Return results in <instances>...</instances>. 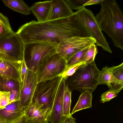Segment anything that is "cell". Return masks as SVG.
I'll return each mask as SVG.
<instances>
[{
  "label": "cell",
  "instance_id": "cell-16",
  "mask_svg": "<svg viewBox=\"0 0 123 123\" xmlns=\"http://www.w3.org/2000/svg\"><path fill=\"white\" fill-rule=\"evenodd\" d=\"M25 108L19 100L0 109V119L6 123H11L25 113Z\"/></svg>",
  "mask_w": 123,
  "mask_h": 123
},
{
  "label": "cell",
  "instance_id": "cell-24",
  "mask_svg": "<svg viewBox=\"0 0 123 123\" xmlns=\"http://www.w3.org/2000/svg\"><path fill=\"white\" fill-rule=\"evenodd\" d=\"M89 47L82 50L74 55L67 62L66 67L81 62Z\"/></svg>",
  "mask_w": 123,
  "mask_h": 123
},
{
  "label": "cell",
  "instance_id": "cell-4",
  "mask_svg": "<svg viewBox=\"0 0 123 123\" xmlns=\"http://www.w3.org/2000/svg\"><path fill=\"white\" fill-rule=\"evenodd\" d=\"M56 48L54 45L45 42L24 44V59L28 69L35 73L44 62L56 53Z\"/></svg>",
  "mask_w": 123,
  "mask_h": 123
},
{
  "label": "cell",
  "instance_id": "cell-11",
  "mask_svg": "<svg viewBox=\"0 0 123 123\" xmlns=\"http://www.w3.org/2000/svg\"><path fill=\"white\" fill-rule=\"evenodd\" d=\"M65 81L66 80L62 78L53 101L49 118V121L50 123H59L64 116L63 105Z\"/></svg>",
  "mask_w": 123,
  "mask_h": 123
},
{
  "label": "cell",
  "instance_id": "cell-25",
  "mask_svg": "<svg viewBox=\"0 0 123 123\" xmlns=\"http://www.w3.org/2000/svg\"><path fill=\"white\" fill-rule=\"evenodd\" d=\"M85 64H86L80 62L66 67L61 76L66 80L68 77L73 75L79 68Z\"/></svg>",
  "mask_w": 123,
  "mask_h": 123
},
{
  "label": "cell",
  "instance_id": "cell-21",
  "mask_svg": "<svg viewBox=\"0 0 123 123\" xmlns=\"http://www.w3.org/2000/svg\"><path fill=\"white\" fill-rule=\"evenodd\" d=\"M71 92L66 84L63 100V111L64 116H69L71 115L70 110Z\"/></svg>",
  "mask_w": 123,
  "mask_h": 123
},
{
  "label": "cell",
  "instance_id": "cell-23",
  "mask_svg": "<svg viewBox=\"0 0 123 123\" xmlns=\"http://www.w3.org/2000/svg\"><path fill=\"white\" fill-rule=\"evenodd\" d=\"M98 52L95 44L91 45L89 47L81 62L87 64L94 61L95 58Z\"/></svg>",
  "mask_w": 123,
  "mask_h": 123
},
{
  "label": "cell",
  "instance_id": "cell-34",
  "mask_svg": "<svg viewBox=\"0 0 123 123\" xmlns=\"http://www.w3.org/2000/svg\"><path fill=\"white\" fill-rule=\"evenodd\" d=\"M26 123H31V122H29V121H27V122Z\"/></svg>",
  "mask_w": 123,
  "mask_h": 123
},
{
  "label": "cell",
  "instance_id": "cell-14",
  "mask_svg": "<svg viewBox=\"0 0 123 123\" xmlns=\"http://www.w3.org/2000/svg\"><path fill=\"white\" fill-rule=\"evenodd\" d=\"M115 67L109 68L106 66L103 68L99 75L98 85H106L110 90L114 91L118 94L123 89V83L118 81L113 75L112 71Z\"/></svg>",
  "mask_w": 123,
  "mask_h": 123
},
{
  "label": "cell",
  "instance_id": "cell-8",
  "mask_svg": "<svg viewBox=\"0 0 123 123\" xmlns=\"http://www.w3.org/2000/svg\"><path fill=\"white\" fill-rule=\"evenodd\" d=\"M67 63L66 60L57 53L53 55L35 72L37 83L61 76L66 68Z\"/></svg>",
  "mask_w": 123,
  "mask_h": 123
},
{
  "label": "cell",
  "instance_id": "cell-6",
  "mask_svg": "<svg viewBox=\"0 0 123 123\" xmlns=\"http://www.w3.org/2000/svg\"><path fill=\"white\" fill-rule=\"evenodd\" d=\"M62 78V76H60L37 83L31 102L43 108L51 109Z\"/></svg>",
  "mask_w": 123,
  "mask_h": 123
},
{
  "label": "cell",
  "instance_id": "cell-18",
  "mask_svg": "<svg viewBox=\"0 0 123 123\" xmlns=\"http://www.w3.org/2000/svg\"><path fill=\"white\" fill-rule=\"evenodd\" d=\"M51 5V0L37 2L30 7V10L36 17L37 21L45 22L47 21Z\"/></svg>",
  "mask_w": 123,
  "mask_h": 123
},
{
  "label": "cell",
  "instance_id": "cell-20",
  "mask_svg": "<svg viewBox=\"0 0 123 123\" xmlns=\"http://www.w3.org/2000/svg\"><path fill=\"white\" fill-rule=\"evenodd\" d=\"M4 4L15 11L25 15L30 14V7L22 0H3Z\"/></svg>",
  "mask_w": 123,
  "mask_h": 123
},
{
  "label": "cell",
  "instance_id": "cell-33",
  "mask_svg": "<svg viewBox=\"0 0 123 123\" xmlns=\"http://www.w3.org/2000/svg\"><path fill=\"white\" fill-rule=\"evenodd\" d=\"M0 123H6L0 119Z\"/></svg>",
  "mask_w": 123,
  "mask_h": 123
},
{
  "label": "cell",
  "instance_id": "cell-12",
  "mask_svg": "<svg viewBox=\"0 0 123 123\" xmlns=\"http://www.w3.org/2000/svg\"><path fill=\"white\" fill-rule=\"evenodd\" d=\"M51 109L42 108L31 102L25 109L27 121L32 123H48Z\"/></svg>",
  "mask_w": 123,
  "mask_h": 123
},
{
  "label": "cell",
  "instance_id": "cell-10",
  "mask_svg": "<svg viewBox=\"0 0 123 123\" xmlns=\"http://www.w3.org/2000/svg\"><path fill=\"white\" fill-rule=\"evenodd\" d=\"M37 84L35 73L28 69L22 82L19 99L21 105L25 108L31 102Z\"/></svg>",
  "mask_w": 123,
  "mask_h": 123
},
{
  "label": "cell",
  "instance_id": "cell-32",
  "mask_svg": "<svg viewBox=\"0 0 123 123\" xmlns=\"http://www.w3.org/2000/svg\"><path fill=\"white\" fill-rule=\"evenodd\" d=\"M102 0H89L84 5V6L88 5L100 4Z\"/></svg>",
  "mask_w": 123,
  "mask_h": 123
},
{
  "label": "cell",
  "instance_id": "cell-27",
  "mask_svg": "<svg viewBox=\"0 0 123 123\" xmlns=\"http://www.w3.org/2000/svg\"><path fill=\"white\" fill-rule=\"evenodd\" d=\"M10 92L0 91V109L10 103Z\"/></svg>",
  "mask_w": 123,
  "mask_h": 123
},
{
  "label": "cell",
  "instance_id": "cell-19",
  "mask_svg": "<svg viewBox=\"0 0 123 123\" xmlns=\"http://www.w3.org/2000/svg\"><path fill=\"white\" fill-rule=\"evenodd\" d=\"M92 93L86 91L81 93L77 102L72 110L71 115L80 110L92 107Z\"/></svg>",
  "mask_w": 123,
  "mask_h": 123
},
{
  "label": "cell",
  "instance_id": "cell-22",
  "mask_svg": "<svg viewBox=\"0 0 123 123\" xmlns=\"http://www.w3.org/2000/svg\"><path fill=\"white\" fill-rule=\"evenodd\" d=\"M13 32L8 18L0 12V38Z\"/></svg>",
  "mask_w": 123,
  "mask_h": 123
},
{
  "label": "cell",
  "instance_id": "cell-26",
  "mask_svg": "<svg viewBox=\"0 0 123 123\" xmlns=\"http://www.w3.org/2000/svg\"><path fill=\"white\" fill-rule=\"evenodd\" d=\"M72 10H79L84 7V5L89 0H65Z\"/></svg>",
  "mask_w": 123,
  "mask_h": 123
},
{
  "label": "cell",
  "instance_id": "cell-9",
  "mask_svg": "<svg viewBox=\"0 0 123 123\" xmlns=\"http://www.w3.org/2000/svg\"><path fill=\"white\" fill-rule=\"evenodd\" d=\"M95 43V40L91 37H73L60 43L57 47L56 53L67 62L76 53Z\"/></svg>",
  "mask_w": 123,
  "mask_h": 123
},
{
  "label": "cell",
  "instance_id": "cell-7",
  "mask_svg": "<svg viewBox=\"0 0 123 123\" xmlns=\"http://www.w3.org/2000/svg\"><path fill=\"white\" fill-rule=\"evenodd\" d=\"M24 44L14 31L0 38V57L14 61L24 59Z\"/></svg>",
  "mask_w": 123,
  "mask_h": 123
},
{
  "label": "cell",
  "instance_id": "cell-17",
  "mask_svg": "<svg viewBox=\"0 0 123 123\" xmlns=\"http://www.w3.org/2000/svg\"><path fill=\"white\" fill-rule=\"evenodd\" d=\"M22 82L0 76V91L10 92V103L19 100Z\"/></svg>",
  "mask_w": 123,
  "mask_h": 123
},
{
  "label": "cell",
  "instance_id": "cell-3",
  "mask_svg": "<svg viewBox=\"0 0 123 123\" xmlns=\"http://www.w3.org/2000/svg\"><path fill=\"white\" fill-rule=\"evenodd\" d=\"M100 72L94 61L79 68L66 80V84L71 91L76 90L81 93L86 91L92 93L98 85Z\"/></svg>",
  "mask_w": 123,
  "mask_h": 123
},
{
  "label": "cell",
  "instance_id": "cell-2",
  "mask_svg": "<svg viewBox=\"0 0 123 123\" xmlns=\"http://www.w3.org/2000/svg\"><path fill=\"white\" fill-rule=\"evenodd\" d=\"M95 16L101 31L111 38L114 45L123 50V14L115 0H102Z\"/></svg>",
  "mask_w": 123,
  "mask_h": 123
},
{
  "label": "cell",
  "instance_id": "cell-13",
  "mask_svg": "<svg viewBox=\"0 0 123 123\" xmlns=\"http://www.w3.org/2000/svg\"><path fill=\"white\" fill-rule=\"evenodd\" d=\"M22 61H14L0 57V76L22 82L20 70Z\"/></svg>",
  "mask_w": 123,
  "mask_h": 123
},
{
  "label": "cell",
  "instance_id": "cell-15",
  "mask_svg": "<svg viewBox=\"0 0 123 123\" xmlns=\"http://www.w3.org/2000/svg\"><path fill=\"white\" fill-rule=\"evenodd\" d=\"M74 13L65 0H52L47 21L66 18Z\"/></svg>",
  "mask_w": 123,
  "mask_h": 123
},
{
  "label": "cell",
  "instance_id": "cell-31",
  "mask_svg": "<svg viewBox=\"0 0 123 123\" xmlns=\"http://www.w3.org/2000/svg\"><path fill=\"white\" fill-rule=\"evenodd\" d=\"M27 121V119L24 113L11 123H26Z\"/></svg>",
  "mask_w": 123,
  "mask_h": 123
},
{
  "label": "cell",
  "instance_id": "cell-29",
  "mask_svg": "<svg viewBox=\"0 0 123 123\" xmlns=\"http://www.w3.org/2000/svg\"><path fill=\"white\" fill-rule=\"evenodd\" d=\"M27 69L28 68L24 59L22 61L20 70V77L22 82H23L24 80Z\"/></svg>",
  "mask_w": 123,
  "mask_h": 123
},
{
  "label": "cell",
  "instance_id": "cell-30",
  "mask_svg": "<svg viewBox=\"0 0 123 123\" xmlns=\"http://www.w3.org/2000/svg\"><path fill=\"white\" fill-rule=\"evenodd\" d=\"M75 120L72 115L69 116H64L61 119L59 123H76Z\"/></svg>",
  "mask_w": 123,
  "mask_h": 123
},
{
  "label": "cell",
  "instance_id": "cell-28",
  "mask_svg": "<svg viewBox=\"0 0 123 123\" xmlns=\"http://www.w3.org/2000/svg\"><path fill=\"white\" fill-rule=\"evenodd\" d=\"M117 94L115 91L109 90L102 94L101 96V102L102 103L109 102L117 96Z\"/></svg>",
  "mask_w": 123,
  "mask_h": 123
},
{
  "label": "cell",
  "instance_id": "cell-1",
  "mask_svg": "<svg viewBox=\"0 0 123 123\" xmlns=\"http://www.w3.org/2000/svg\"><path fill=\"white\" fill-rule=\"evenodd\" d=\"M16 32L24 44L45 42L57 47L62 42L73 37H90L75 12L66 18L44 22L31 21L21 26Z\"/></svg>",
  "mask_w": 123,
  "mask_h": 123
},
{
  "label": "cell",
  "instance_id": "cell-5",
  "mask_svg": "<svg viewBox=\"0 0 123 123\" xmlns=\"http://www.w3.org/2000/svg\"><path fill=\"white\" fill-rule=\"evenodd\" d=\"M79 21L90 37L95 40L96 46L112 53V51L92 12L85 7L75 12Z\"/></svg>",
  "mask_w": 123,
  "mask_h": 123
}]
</instances>
